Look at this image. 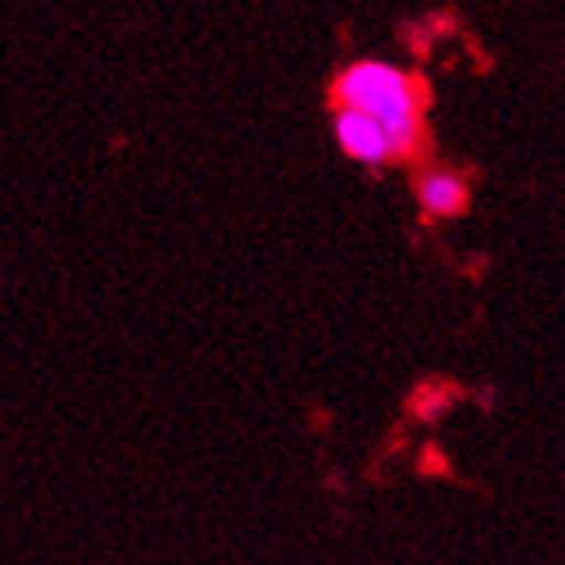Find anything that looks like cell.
<instances>
[{
	"mask_svg": "<svg viewBox=\"0 0 565 565\" xmlns=\"http://www.w3.org/2000/svg\"><path fill=\"white\" fill-rule=\"evenodd\" d=\"M413 194L427 218H455L469 209L472 188L451 167H424L413 181Z\"/></svg>",
	"mask_w": 565,
	"mask_h": 565,
	"instance_id": "cell-3",
	"label": "cell"
},
{
	"mask_svg": "<svg viewBox=\"0 0 565 565\" xmlns=\"http://www.w3.org/2000/svg\"><path fill=\"white\" fill-rule=\"evenodd\" d=\"M333 139L343 150V157L367 170H382L399 160L396 142H392V136L379 121L351 108H333Z\"/></svg>",
	"mask_w": 565,
	"mask_h": 565,
	"instance_id": "cell-2",
	"label": "cell"
},
{
	"mask_svg": "<svg viewBox=\"0 0 565 565\" xmlns=\"http://www.w3.org/2000/svg\"><path fill=\"white\" fill-rule=\"evenodd\" d=\"M333 108H351L379 126L396 142L399 160H409L424 146V105L427 94L416 73L388 60H354L330 87Z\"/></svg>",
	"mask_w": 565,
	"mask_h": 565,
	"instance_id": "cell-1",
	"label": "cell"
}]
</instances>
